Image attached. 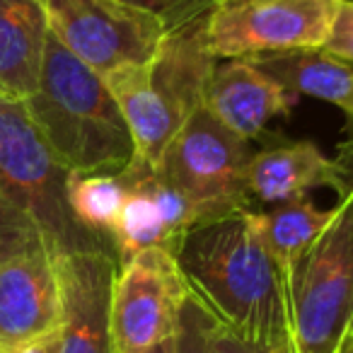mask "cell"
Wrapping results in <instances>:
<instances>
[{"instance_id":"1","label":"cell","mask_w":353,"mask_h":353,"mask_svg":"<svg viewBox=\"0 0 353 353\" xmlns=\"http://www.w3.org/2000/svg\"><path fill=\"white\" fill-rule=\"evenodd\" d=\"M174 254L192 293L223 327L266 353H295L283 276L259 213L196 223Z\"/></svg>"},{"instance_id":"2","label":"cell","mask_w":353,"mask_h":353,"mask_svg":"<svg viewBox=\"0 0 353 353\" xmlns=\"http://www.w3.org/2000/svg\"><path fill=\"white\" fill-rule=\"evenodd\" d=\"M25 107L68 172L119 174L138 157L136 141L107 80L49 32L39 85Z\"/></svg>"},{"instance_id":"3","label":"cell","mask_w":353,"mask_h":353,"mask_svg":"<svg viewBox=\"0 0 353 353\" xmlns=\"http://www.w3.org/2000/svg\"><path fill=\"white\" fill-rule=\"evenodd\" d=\"M203 30L206 17L170 30L148 65L121 68L104 78L131 128L138 157L152 167L162 160L184 121L203 107L218 63L208 51Z\"/></svg>"},{"instance_id":"4","label":"cell","mask_w":353,"mask_h":353,"mask_svg":"<svg viewBox=\"0 0 353 353\" xmlns=\"http://www.w3.org/2000/svg\"><path fill=\"white\" fill-rule=\"evenodd\" d=\"M70 172L59 162L22 99L0 94V187L39 230L51 256L107 252L112 240L75 221L68 206Z\"/></svg>"},{"instance_id":"5","label":"cell","mask_w":353,"mask_h":353,"mask_svg":"<svg viewBox=\"0 0 353 353\" xmlns=\"http://www.w3.org/2000/svg\"><path fill=\"white\" fill-rule=\"evenodd\" d=\"M295 353H336L353 319V199L341 196L324 232L285 274Z\"/></svg>"},{"instance_id":"6","label":"cell","mask_w":353,"mask_h":353,"mask_svg":"<svg viewBox=\"0 0 353 353\" xmlns=\"http://www.w3.org/2000/svg\"><path fill=\"white\" fill-rule=\"evenodd\" d=\"M250 141L235 136L206 107H199L167 145L155 170L187 196L196 223L250 208Z\"/></svg>"},{"instance_id":"7","label":"cell","mask_w":353,"mask_h":353,"mask_svg":"<svg viewBox=\"0 0 353 353\" xmlns=\"http://www.w3.org/2000/svg\"><path fill=\"white\" fill-rule=\"evenodd\" d=\"M49 32L97 75L148 65L167 30L126 0H44Z\"/></svg>"},{"instance_id":"8","label":"cell","mask_w":353,"mask_h":353,"mask_svg":"<svg viewBox=\"0 0 353 353\" xmlns=\"http://www.w3.org/2000/svg\"><path fill=\"white\" fill-rule=\"evenodd\" d=\"M341 0H218L206 17L213 59L322 49Z\"/></svg>"},{"instance_id":"9","label":"cell","mask_w":353,"mask_h":353,"mask_svg":"<svg viewBox=\"0 0 353 353\" xmlns=\"http://www.w3.org/2000/svg\"><path fill=\"white\" fill-rule=\"evenodd\" d=\"M189 293L176 254L167 247H148L119 264L112 288L114 353H145L174 336Z\"/></svg>"},{"instance_id":"10","label":"cell","mask_w":353,"mask_h":353,"mask_svg":"<svg viewBox=\"0 0 353 353\" xmlns=\"http://www.w3.org/2000/svg\"><path fill=\"white\" fill-rule=\"evenodd\" d=\"M119 176L126 187V196L112 232L117 266L148 247L176 252L184 232L196 225V213L187 196L141 157L119 172Z\"/></svg>"},{"instance_id":"11","label":"cell","mask_w":353,"mask_h":353,"mask_svg":"<svg viewBox=\"0 0 353 353\" xmlns=\"http://www.w3.org/2000/svg\"><path fill=\"white\" fill-rule=\"evenodd\" d=\"M61 293L56 353H114L112 288L117 259L107 252L54 256Z\"/></svg>"},{"instance_id":"12","label":"cell","mask_w":353,"mask_h":353,"mask_svg":"<svg viewBox=\"0 0 353 353\" xmlns=\"http://www.w3.org/2000/svg\"><path fill=\"white\" fill-rule=\"evenodd\" d=\"M61 293L54 256L41 250L0 264V348H15L56 334Z\"/></svg>"},{"instance_id":"13","label":"cell","mask_w":353,"mask_h":353,"mask_svg":"<svg viewBox=\"0 0 353 353\" xmlns=\"http://www.w3.org/2000/svg\"><path fill=\"white\" fill-rule=\"evenodd\" d=\"M295 102L298 94L279 85L247 59L218 61L203 94V107L245 141L264 136L269 121L288 117Z\"/></svg>"},{"instance_id":"14","label":"cell","mask_w":353,"mask_h":353,"mask_svg":"<svg viewBox=\"0 0 353 353\" xmlns=\"http://www.w3.org/2000/svg\"><path fill=\"white\" fill-rule=\"evenodd\" d=\"M317 187L341 192L336 165L312 141L279 143L264 148L252 155L247 167L250 196L269 206L307 196L310 189Z\"/></svg>"},{"instance_id":"15","label":"cell","mask_w":353,"mask_h":353,"mask_svg":"<svg viewBox=\"0 0 353 353\" xmlns=\"http://www.w3.org/2000/svg\"><path fill=\"white\" fill-rule=\"evenodd\" d=\"M46 37L44 0H0V94L25 102L34 92Z\"/></svg>"},{"instance_id":"16","label":"cell","mask_w":353,"mask_h":353,"mask_svg":"<svg viewBox=\"0 0 353 353\" xmlns=\"http://www.w3.org/2000/svg\"><path fill=\"white\" fill-rule=\"evenodd\" d=\"M252 63L295 94H310L353 117V65L334 59L324 49H295L252 56Z\"/></svg>"},{"instance_id":"17","label":"cell","mask_w":353,"mask_h":353,"mask_svg":"<svg viewBox=\"0 0 353 353\" xmlns=\"http://www.w3.org/2000/svg\"><path fill=\"white\" fill-rule=\"evenodd\" d=\"M264 237L271 247L281 276L285 279L290 269L300 261V256L312 247V242L324 232L334 216L332 211H319L307 196H298L274 206L271 211L259 213Z\"/></svg>"},{"instance_id":"18","label":"cell","mask_w":353,"mask_h":353,"mask_svg":"<svg viewBox=\"0 0 353 353\" xmlns=\"http://www.w3.org/2000/svg\"><path fill=\"white\" fill-rule=\"evenodd\" d=\"M123 196H126V187L119 174L70 172L68 176V206L75 221L107 240H112L114 225L123 206Z\"/></svg>"},{"instance_id":"19","label":"cell","mask_w":353,"mask_h":353,"mask_svg":"<svg viewBox=\"0 0 353 353\" xmlns=\"http://www.w3.org/2000/svg\"><path fill=\"white\" fill-rule=\"evenodd\" d=\"M216 327L218 319L211 310L196 295L189 293L174 329V353H213Z\"/></svg>"},{"instance_id":"20","label":"cell","mask_w":353,"mask_h":353,"mask_svg":"<svg viewBox=\"0 0 353 353\" xmlns=\"http://www.w3.org/2000/svg\"><path fill=\"white\" fill-rule=\"evenodd\" d=\"M41 247H44V240L37 225L8 199V194L0 187V264L27 254V252L41 250Z\"/></svg>"},{"instance_id":"21","label":"cell","mask_w":353,"mask_h":353,"mask_svg":"<svg viewBox=\"0 0 353 353\" xmlns=\"http://www.w3.org/2000/svg\"><path fill=\"white\" fill-rule=\"evenodd\" d=\"M126 3H133V6L152 12L170 32L208 17V12L218 0H126Z\"/></svg>"},{"instance_id":"22","label":"cell","mask_w":353,"mask_h":353,"mask_svg":"<svg viewBox=\"0 0 353 353\" xmlns=\"http://www.w3.org/2000/svg\"><path fill=\"white\" fill-rule=\"evenodd\" d=\"M322 49L334 59L353 65V0H341Z\"/></svg>"},{"instance_id":"23","label":"cell","mask_w":353,"mask_h":353,"mask_svg":"<svg viewBox=\"0 0 353 353\" xmlns=\"http://www.w3.org/2000/svg\"><path fill=\"white\" fill-rule=\"evenodd\" d=\"M332 160H334V165H336L339 182H341L339 196L353 199V138H346V141L336 148V157H332Z\"/></svg>"},{"instance_id":"24","label":"cell","mask_w":353,"mask_h":353,"mask_svg":"<svg viewBox=\"0 0 353 353\" xmlns=\"http://www.w3.org/2000/svg\"><path fill=\"white\" fill-rule=\"evenodd\" d=\"M213 353H266V351L242 341L240 336H235L230 329H225L218 322L216 334H213Z\"/></svg>"},{"instance_id":"25","label":"cell","mask_w":353,"mask_h":353,"mask_svg":"<svg viewBox=\"0 0 353 353\" xmlns=\"http://www.w3.org/2000/svg\"><path fill=\"white\" fill-rule=\"evenodd\" d=\"M56 351H59V332L51 334V336L37 339L32 343H25V346L0 348V353H56Z\"/></svg>"},{"instance_id":"26","label":"cell","mask_w":353,"mask_h":353,"mask_svg":"<svg viewBox=\"0 0 353 353\" xmlns=\"http://www.w3.org/2000/svg\"><path fill=\"white\" fill-rule=\"evenodd\" d=\"M145 353H174V336L167 339V341H162V343H157V346H152L150 351H145Z\"/></svg>"},{"instance_id":"27","label":"cell","mask_w":353,"mask_h":353,"mask_svg":"<svg viewBox=\"0 0 353 353\" xmlns=\"http://www.w3.org/2000/svg\"><path fill=\"white\" fill-rule=\"evenodd\" d=\"M336 353H353V341H351V336H348V334H346V339L341 341V346H339Z\"/></svg>"},{"instance_id":"28","label":"cell","mask_w":353,"mask_h":353,"mask_svg":"<svg viewBox=\"0 0 353 353\" xmlns=\"http://www.w3.org/2000/svg\"><path fill=\"white\" fill-rule=\"evenodd\" d=\"M346 131H348V138H353V117L346 121Z\"/></svg>"},{"instance_id":"29","label":"cell","mask_w":353,"mask_h":353,"mask_svg":"<svg viewBox=\"0 0 353 353\" xmlns=\"http://www.w3.org/2000/svg\"><path fill=\"white\" fill-rule=\"evenodd\" d=\"M348 336H351V341H353V319H351V327H348Z\"/></svg>"}]
</instances>
